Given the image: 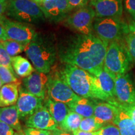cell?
Returning <instances> with one entry per match:
<instances>
[{
    "mask_svg": "<svg viewBox=\"0 0 135 135\" xmlns=\"http://www.w3.org/2000/svg\"><path fill=\"white\" fill-rule=\"evenodd\" d=\"M33 1H35V2H36V3H38V2H40V1H43V0H33Z\"/></svg>",
    "mask_w": 135,
    "mask_h": 135,
    "instance_id": "ee69618b",
    "label": "cell"
},
{
    "mask_svg": "<svg viewBox=\"0 0 135 135\" xmlns=\"http://www.w3.org/2000/svg\"><path fill=\"white\" fill-rule=\"evenodd\" d=\"M48 81V76L46 74L36 71L25 78L23 84L26 91L43 100L46 95Z\"/></svg>",
    "mask_w": 135,
    "mask_h": 135,
    "instance_id": "9a60e30c",
    "label": "cell"
},
{
    "mask_svg": "<svg viewBox=\"0 0 135 135\" xmlns=\"http://www.w3.org/2000/svg\"><path fill=\"white\" fill-rule=\"evenodd\" d=\"M97 132L98 135H121L119 128L113 123L103 126Z\"/></svg>",
    "mask_w": 135,
    "mask_h": 135,
    "instance_id": "f546056e",
    "label": "cell"
},
{
    "mask_svg": "<svg viewBox=\"0 0 135 135\" xmlns=\"http://www.w3.org/2000/svg\"><path fill=\"white\" fill-rule=\"evenodd\" d=\"M47 92L51 99L67 104L81 98L72 90L62 78L60 72L52 73L48 76Z\"/></svg>",
    "mask_w": 135,
    "mask_h": 135,
    "instance_id": "ba28073f",
    "label": "cell"
},
{
    "mask_svg": "<svg viewBox=\"0 0 135 135\" xmlns=\"http://www.w3.org/2000/svg\"><path fill=\"white\" fill-rule=\"evenodd\" d=\"M93 31L94 35L108 43L122 40L124 35L129 32L128 25L121 18L116 17H96L93 23Z\"/></svg>",
    "mask_w": 135,
    "mask_h": 135,
    "instance_id": "8992f818",
    "label": "cell"
},
{
    "mask_svg": "<svg viewBox=\"0 0 135 135\" xmlns=\"http://www.w3.org/2000/svg\"><path fill=\"white\" fill-rule=\"evenodd\" d=\"M121 135H135V123L128 127L119 129Z\"/></svg>",
    "mask_w": 135,
    "mask_h": 135,
    "instance_id": "d590c367",
    "label": "cell"
},
{
    "mask_svg": "<svg viewBox=\"0 0 135 135\" xmlns=\"http://www.w3.org/2000/svg\"><path fill=\"white\" fill-rule=\"evenodd\" d=\"M25 135H54V131L44 130L33 128H27L24 130Z\"/></svg>",
    "mask_w": 135,
    "mask_h": 135,
    "instance_id": "4dcf8cb0",
    "label": "cell"
},
{
    "mask_svg": "<svg viewBox=\"0 0 135 135\" xmlns=\"http://www.w3.org/2000/svg\"><path fill=\"white\" fill-rule=\"evenodd\" d=\"M28 128H33L44 130L55 131L60 129L58 124L51 115L50 111L45 106L30 116L26 121Z\"/></svg>",
    "mask_w": 135,
    "mask_h": 135,
    "instance_id": "4fadbf2b",
    "label": "cell"
},
{
    "mask_svg": "<svg viewBox=\"0 0 135 135\" xmlns=\"http://www.w3.org/2000/svg\"><path fill=\"white\" fill-rule=\"evenodd\" d=\"M54 135H72V134H71L70 132L62 131L61 130V129H58V130L54 131Z\"/></svg>",
    "mask_w": 135,
    "mask_h": 135,
    "instance_id": "60d3db41",
    "label": "cell"
},
{
    "mask_svg": "<svg viewBox=\"0 0 135 135\" xmlns=\"http://www.w3.org/2000/svg\"><path fill=\"white\" fill-rule=\"evenodd\" d=\"M83 118V116L70 110L61 124L59 129L67 132L73 133L79 129Z\"/></svg>",
    "mask_w": 135,
    "mask_h": 135,
    "instance_id": "603a6c76",
    "label": "cell"
},
{
    "mask_svg": "<svg viewBox=\"0 0 135 135\" xmlns=\"http://www.w3.org/2000/svg\"><path fill=\"white\" fill-rule=\"evenodd\" d=\"M114 82L116 100L124 105L135 103V88L129 75H118Z\"/></svg>",
    "mask_w": 135,
    "mask_h": 135,
    "instance_id": "8fae6325",
    "label": "cell"
},
{
    "mask_svg": "<svg viewBox=\"0 0 135 135\" xmlns=\"http://www.w3.org/2000/svg\"><path fill=\"white\" fill-rule=\"evenodd\" d=\"M118 104L120 106L121 108L124 109V111L127 113L128 116L131 118V119L133 121V122L135 123V103L131 104H121L118 101Z\"/></svg>",
    "mask_w": 135,
    "mask_h": 135,
    "instance_id": "1f68e13d",
    "label": "cell"
},
{
    "mask_svg": "<svg viewBox=\"0 0 135 135\" xmlns=\"http://www.w3.org/2000/svg\"><path fill=\"white\" fill-rule=\"evenodd\" d=\"M73 135H98L97 131L96 132H86L80 130H77L73 133Z\"/></svg>",
    "mask_w": 135,
    "mask_h": 135,
    "instance_id": "f35d334b",
    "label": "cell"
},
{
    "mask_svg": "<svg viewBox=\"0 0 135 135\" xmlns=\"http://www.w3.org/2000/svg\"><path fill=\"white\" fill-rule=\"evenodd\" d=\"M8 40H9V39L8 38L7 34H6V30H5L4 26L3 25V23L1 18H0V41L3 42Z\"/></svg>",
    "mask_w": 135,
    "mask_h": 135,
    "instance_id": "8d00e7d4",
    "label": "cell"
},
{
    "mask_svg": "<svg viewBox=\"0 0 135 135\" xmlns=\"http://www.w3.org/2000/svg\"><path fill=\"white\" fill-rule=\"evenodd\" d=\"M124 4L126 11L135 20V0H124Z\"/></svg>",
    "mask_w": 135,
    "mask_h": 135,
    "instance_id": "836d02e7",
    "label": "cell"
},
{
    "mask_svg": "<svg viewBox=\"0 0 135 135\" xmlns=\"http://www.w3.org/2000/svg\"><path fill=\"white\" fill-rule=\"evenodd\" d=\"M25 52L37 71L49 73L55 63L57 48L53 35L36 33Z\"/></svg>",
    "mask_w": 135,
    "mask_h": 135,
    "instance_id": "3957f363",
    "label": "cell"
},
{
    "mask_svg": "<svg viewBox=\"0 0 135 135\" xmlns=\"http://www.w3.org/2000/svg\"><path fill=\"white\" fill-rule=\"evenodd\" d=\"M8 38L27 46L32 41L36 30L31 24L13 20L5 15L1 17Z\"/></svg>",
    "mask_w": 135,
    "mask_h": 135,
    "instance_id": "9c48e42d",
    "label": "cell"
},
{
    "mask_svg": "<svg viewBox=\"0 0 135 135\" xmlns=\"http://www.w3.org/2000/svg\"><path fill=\"white\" fill-rule=\"evenodd\" d=\"M133 62L124 38L109 43L103 67L114 80L118 75L127 73Z\"/></svg>",
    "mask_w": 135,
    "mask_h": 135,
    "instance_id": "277c9868",
    "label": "cell"
},
{
    "mask_svg": "<svg viewBox=\"0 0 135 135\" xmlns=\"http://www.w3.org/2000/svg\"><path fill=\"white\" fill-rule=\"evenodd\" d=\"M13 128L0 120V135H14Z\"/></svg>",
    "mask_w": 135,
    "mask_h": 135,
    "instance_id": "e575fe53",
    "label": "cell"
},
{
    "mask_svg": "<svg viewBox=\"0 0 135 135\" xmlns=\"http://www.w3.org/2000/svg\"><path fill=\"white\" fill-rule=\"evenodd\" d=\"M3 83H2V81H1V78H0V89H1V87L3 86Z\"/></svg>",
    "mask_w": 135,
    "mask_h": 135,
    "instance_id": "7bdbcfd3",
    "label": "cell"
},
{
    "mask_svg": "<svg viewBox=\"0 0 135 135\" xmlns=\"http://www.w3.org/2000/svg\"><path fill=\"white\" fill-rule=\"evenodd\" d=\"M14 135H25V133L24 131L21 129V130L17 131L16 132H15Z\"/></svg>",
    "mask_w": 135,
    "mask_h": 135,
    "instance_id": "b9f144b4",
    "label": "cell"
},
{
    "mask_svg": "<svg viewBox=\"0 0 135 135\" xmlns=\"http://www.w3.org/2000/svg\"><path fill=\"white\" fill-rule=\"evenodd\" d=\"M12 66L16 75L21 78L28 77L34 71L29 61L21 56L12 57Z\"/></svg>",
    "mask_w": 135,
    "mask_h": 135,
    "instance_id": "7402d4cb",
    "label": "cell"
},
{
    "mask_svg": "<svg viewBox=\"0 0 135 135\" xmlns=\"http://www.w3.org/2000/svg\"><path fill=\"white\" fill-rule=\"evenodd\" d=\"M60 73L62 78L77 95L86 98L111 100L101 90L97 78L87 71L65 63Z\"/></svg>",
    "mask_w": 135,
    "mask_h": 135,
    "instance_id": "7a4b0ae2",
    "label": "cell"
},
{
    "mask_svg": "<svg viewBox=\"0 0 135 135\" xmlns=\"http://www.w3.org/2000/svg\"><path fill=\"white\" fill-rule=\"evenodd\" d=\"M0 66L13 68L12 57L8 55L1 41H0Z\"/></svg>",
    "mask_w": 135,
    "mask_h": 135,
    "instance_id": "f1b7e54d",
    "label": "cell"
},
{
    "mask_svg": "<svg viewBox=\"0 0 135 135\" xmlns=\"http://www.w3.org/2000/svg\"><path fill=\"white\" fill-rule=\"evenodd\" d=\"M9 0H0V18L3 16L7 9Z\"/></svg>",
    "mask_w": 135,
    "mask_h": 135,
    "instance_id": "74e56055",
    "label": "cell"
},
{
    "mask_svg": "<svg viewBox=\"0 0 135 135\" xmlns=\"http://www.w3.org/2000/svg\"><path fill=\"white\" fill-rule=\"evenodd\" d=\"M103 126L98 124L93 116L89 118H83L80 123L78 130L86 132H96Z\"/></svg>",
    "mask_w": 135,
    "mask_h": 135,
    "instance_id": "4316f807",
    "label": "cell"
},
{
    "mask_svg": "<svg viewBox=\"0 0 135 135\" xmlns=\"http://www.w3.org/2000/svg\"><path fill=\"white\" fill-rule=\"evenodd\" d=\"M20 84L9 83L3 84L0 89V107L15 105L19 97L18 86Z\"/></svg>",
    "mask_w": 135,
    "mask_h": 135,
    "instance_id": "ac0fdd59",
    "label": "cell"
},
{
    "mask_svg": "<svg viewBox=\"0 0 135 135\" xmlns=\"http://www.w3.org/2000/svg\"><path fill=\"white\" fill-rule=\"evenodd\" d=\"M37 3L45 18L52 23L63 21L71 12L68 0H43Z\"/></svg>",
    "mask_w": 135,
    "mask_h": 135,
    "instance_id": "30bf717a",
    "label": "cell"
},
{
    "mask_svg": "<svg viewBox=\"0 0 135 135\" xmlns=\"http://www.w3.org/2000/svg\"><path fill=\"white\" fill-rule=\"evenodd\" d=\"M124 40L133 61L135 63V35L129 32L124 35Z\"/></svg>",
    "mask_w": 135,
    "mask_h": 135,
    "instance_id": "83f0119b",
    "label": "cell"
},
{
    "mask_svg": "<svg viewBox=\"0 0 135 135\" xmlns=\"http://www.w3.org/2000/svg\"><path fill=\"white\" fill-rule=\"evenodd\" d=\"M109 43L95 35L75 33L60 40L56 45L59 58L92 74L103 67Z\"/></svg>",
    "mask_w": 135,
    "mask_h": 135,
    "instance_id": "6da1fadb",
    "label": "cell"
},
{
    "mask_svg": "<svg viewBox=\"0 0 135 135\" xmlns=\"http://www.w3.org/2000/svg\"><path fill=\"white\" fill-rule=\"evenodd\" d=\"M0 120L16 131L21 130L20 116L16 105L0 107Z\"/></svg>",
    "mask_w": 135,
    "mask_h": 135,
    "instance_id": "44dd1931",
    "label": "cell"
},
{
    "mask_svg": "<svg viewBox=\"0 0 135 135\" xmlns=\"http://www.w3.org/2000/svg\"><path fill=\"white\" fill-rule=\"evenodd\" d=\"M43 99L33 95V94L20 89V93L16 103L20 118L30 116L43 106Z\"/></svg>",
    "mask_w": 135,
    "mask_h": 135,
    "instance_id": "5bb4252c",
    "label": "cell"
},
{
    "mask_svg": "<svg viewBox=\"0 0 135 135\" xmlns=\"http://www.w3.org/2000/svg\"><path fill=\"white\" fill-rule=\"evenodd\" d=\"M71 11L88 5L89 0H68Z\"/></svg>",
    "mask_w": 135,
    "mask_h": 135,
    "instance_id": "d6a6232c",
    "label": "cell"
},
{
    "mask_svg": "<svg viewBox=\"0 0 135 135\" xmlns=\"http://www.w3.org/2000/svg\"><path fill=\"white\" fill-rule=\"evenodd\" d=\"M91 75L97 78L99 86L105 94L110 99H115V82L114 78L109 75L108 72L101 68L93 73Z\"/></svg>",
    "mask_w": 135,
    "mask_h": 135,
    "instance_id": "e0dca14e",
    "label": "cell"
},
{
    "mask_svg": "<svg viewBox=\"0 0 135 135\" xmlns=\"http://www.w3.org/2000/svg\"><path fill=\"white\" fill-rule=\"evenodd\" d=\"M117 107L109 102L95 104L93 117L98 124L101 126L113 123L117 114Z\"/></svg>",
    "mask_w": 135,
    "mask_h": 135,
    "instance_id": "2e32d148",
    "label": "cell"
},
{
    "mask_svg": "<svg viewBox=\"0 0 135 135\" xmlns=\"http://www.w3.org/2000/svg\"><path fill=\"white\" fill-rule=\"evenodd\" d=\"M13 68L0 66V78L3 84L9 83H21L17 79Z\"/></svg>",
    "mask_w": 135,
    "mask_h": 135,
    "instance_id": "484cf974",
    "label": "cell"
},
{
    "mask_svg": "<svg viewBox=\"0 0 135 135\" xmlns=\"http://www.w3.org/2000/svg\"><path fill=\"white\" fill-rule=\"evenodd\" d=\"M96 13L93 8L86 5L73 11L64 20L65 26L83 35H94L93 23Z\"/></svg>",
    "mask_w": 135,
    "mask_h": 135,
    "instance_id": "52a82bcc",
    "label": "cell"
},
{
    "mask_svg": "<svg viewBox=\"0 0 135 135\" xmlns=\"http://www.w3.org/2000/svg\"><path fill=\"white\" fill-rule=\"evenodd\" d=\"M128 28H129V32L135 35V20H133L129 22L128 24Z\"/></svg>",
    "mask_w": 135,
    "mask_h": 135,
    "instance_id": "ab89813d",
    "label": "cell"
},
{
    "mask_svg": "<svg viewBox=\"0 0 135 135\" xmlns=\"http://www.w3.org/2000/svg\"><path fill=\"white\" fill-rule=\"evenodd\" d=\"M90 5L98 18L122 16L123 0H91Z\"/></svg>",
    "mask_w": 135,
    "mask_h": 135,
    "instance_id": "7c38bea8",
    "label": "cell"
},
{
    "mask_svg": "<svg viewBox=\"0 0 135 135\" xmlns=\"http://www.w3.org/2000/svg\"><path fill=\"white\" fill-rule=\"evenodd\" d=\"M6 52L11 57H14L25 51L26 46L16 41L8 40L1 42Z\"/></svg>",
    "mask_w": 135,
    "mask_h": 135,
    "instance_id": "d4e9b609",
    "label": "cell"
},
{
    "mask_svg": "<svg viewBox=\"0 0 135 135\" xmlns=\"http://www.w3.org/2000/svg\"><path fill=\"white\" fill-rule=\"evenodd\" d=\"M68 107L71 111H74L83 118L92 117L94 115L95 104L86 98L81 97L78 100L70 103Z\"/></svg>",
    "mask_w": 135,
    "mask_h": 135,
    "instance_id": "ffe728a7",
    "label": "cell"
},
{
    "mask_svg": "<svg viewBox=\"0 0 135 135\" xmlns=\"http://www.w3.org/2000/svg\"><path fill=\"white\" fill-rule=\"evenodd\" d=\"M109 103L113 104L117 107V114L115 118H114L113 123L114 125H116L119 129L124 128L128 126H129L134 124V122L131 119V118L128 115L127 113L124 111V109L121 108L120 106L118 104V101L116 99H113L111 100L108 101Z\"/></svg>",
    "mask_w": 135,
    "mask_h": 135,
    "instance_id": "cb8c5ba5",
    "label": "cell"
},
{
    "mask_svg": "<svg viewBox=\"0 0 135 135\" xmlns=\"http://www.w3.org/2000/svg\"><path fill=\"white\" fill-rule=\"evenodd\" d=\"M67 105V104L64 103L56 101L51 99H47L45 103V106L50 111L51 115L58 124V128L70 111Z\"/></svg>",
    "mask_w": 135,
    "mask_h": 135,
    "instance_id": "d6986e66",
    "label": "cell"
},
{
    "mask_svg": "<svg viewBox=\"0 0 135 135\" xmlns=\"http://www.w3.org/2000/svg\"><path fill=\"white\" fill-rule=\"evenodd\" d=\"M5 16L31 25L38 24L46 19L38 3L33 0H9Z\"/></svg>",
    "mask_w": 135,
    "mask_h": 135,
    "instance_id": "5b68a950",
    "label": "cell"
}]
</instances>
